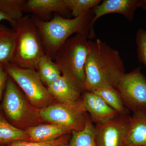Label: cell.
Returning a JSON list of instances; mask_svg holds the SVG:
<instances>
[{
    "label": "cell",
    "mask_w": 146,
    "mask_h": 146,
    "mask_svg": "<svg viewBox=\"0 0 146 146\" xmlns=\"http://www.w3.org/2000/svg\"><path fill=\"white\" fill-rule=\"evenodd\" d=\"M88 39L79 34L70 37L58 51L54 59L62 75L81 92L85 91V67L89 51Z\"/></svg>",
    "instance_id": "obj_3"
},
{
    "label": "cell",
    "mask_w": 146,
    "mask_h": 146,
    "mask_svg": "<svg viewBox=\"0 0 146 146\" xmlns=\"http://www.w3.org/2000/svg\"><path fill=\"white\" fill-rule=\"evenodd\" d=\"M131 117L129 113L119 114L110 119L96 124L94 127L97 146H124Z\"/></svg>",
    "instance_id": "obj_8"
},
{
    "label": "cell",
    "mask_w": 146,
    "mask_h": 146,
    "mask_svg": "<svg viewBox=\"0 0 146 146\" xmlns=\"http://www.w3.org/2000/svg\"><path fill=\"white\" fill-rule=\"evenodd\" d=\"M36 70L42 82L47 86L56 81L62 76L57 65L52 60L46 55L40 58L37 64Z\"/></svg>",
    "instance_id": "obj_18"
},
{
    "label": "cell",
    "mask_w": 146,
    "mask_h": 146,
    "mask_svg": "<svg viewBox=\"0 0 146 146\" xmlns=\"http://www.w3.org/2000/svg\"><path fill=\"white\" fill-rule=\"evenodd\" d=\"M89 51L85 67V91L102 86L117 89L125 74L123 61L119 52L100 39L89 40Z\"/></svg>",
    "instance_id": "obj_1"
},
{
    "label": "cell",
    "mask_w": 146,
    "mask_h": 146,
    "mask_svg": "<svg viewBox=\"0 0 146 146\" xmlns=\"http://www.w3.org/2000/svg\"><path fill=\"white\" fill-rule=\"evenodd\" d=\"M84 107L91 117L92 122H103L119 115L101 97L91 91H84L82 99Z\"/></svg>",
    "instance_id": "obj_11"
},
{
    "label": "cell",
    "mask_w": 146,
    "mask_h": 146,
    "mask_svg": "<svg viewBox=\"0 0 146 146\" xmlns=\"http://www.w3.org/2000/svg\"><path fill=\"white\" fill-rule=\"evenodd\" d=\"M142 0H105L93 8V23L102 16L109 13L121 14L131 22L136 9L140 8Z\"/></svg>",
    "instance_id": "obj_10"
},
{
    "label": "cell",
    "mask_w": 146,
    "mask_h": 146,
    "mask_svg": "<svg viewBox=\"0 0 146 146\" xmlns=\"http://www.w3.org/2000/svg\"><path fill=\"white\" fill-rule=\"evenodd\" d=\"M2 21H7L10 23L11 25L13 28L15 25L16 24L13 22L9 17L6 15L5 13H3L2 11L0 10V22Z\"/></svg>",
    "instance_id": "obj_26"
},
{
    "label": "cell",
    "mask_w": 146,
    "mask_h": 146,
    "mask_svg": "<svg viewBox=\"0 0 146 146\" xmlns=\"http://www.w3.org/2000/svg\"><path fill=\"white\" fill-rule=\"evenodd\" d=\"M53 98L58 103L68 105L76 104L80 101L81 92L78 90L64 76L47 86Z\"/></svg>",
    "instance_id": "obj_13"
},
{
    "label": "cell",
    "mask_w": 146,
    "mask_h": 146,
    "mask_svg": "<svg viewBox=\"0 0 146 146\" xmlns=\"http://www.w3.org/2000/svg\"><path fill=\"white\" fill-rule=\"evenodd\" d=\"M74 18L80 16L87 11L100 4V0H65Z\"/></svg>",
    "instance_id": "obj_22"
},
{
    "label": "cell",
    "mask_w": 146,
    "mask_h": 146,
    "mask_svg": "<svg viewBox=\"0 0 146 146\" xmlns=\"http://www.w3.org/2000/svg\"><path fill=\"white\" fill-rule=\"evenodd\" d=\"M124 146H146V110L133 112Z\"/></svg>",
    "instance_id": "obj_14"
},
{
    "label": "cell",
    "mask_w": 146,
    "mask_h": 146,
    "mask_svg": "<svg viewBox=\"0 0 146 146\" xmlns=\"http://www.w3.org/2000/svg\"><path fill=\"white\" fill-rule=\"evenodd\" d=\"M1 106H0V110H1Z\"/></svg>",
    "instance_id": "obj_29"
},
{
    "label": "cell",
    "mask_w": 146,
    "mask_h": 146,
    "mask_svg": "<svg viewBox=\"0 0 146 146\" xmlns=\"http://www.w3.org/2000/svg\"><path fill=\"white\" fill-rule=\"evenodd\" d=\"M58 146H71L70 145V144H68V143H66L61 144V145H58Z\"/></svg>",
    "instance_id": "obj_28"
},
{
    "label": "cell",
    "mask_w": 146,
    "mask_h": 146,
    "mask_svg": "<svg viewBox=\"0 0 146 146\" xmlns=\"http://www.w3.org/2000/svg\"><path fill=\"white\" fill-rule=\"evenodd\" d=\"M70 141L71 146H97L95 140V127L88 117L85 127L80 131H73Z\"/></svg>",
    "instance_id": "obj_19"
},
{
    "label": "cell",
    "mask_w": 146,
    "mask_h": 146,
    "mask_svg": "<svg viewBox=\"0 0 146 146\" xmlns=\"http://www.w3.org/2000/svg\"><path fill=\"white\" fill-rule=\"evenodd\" d=\"M0 146H1V145H0Z\"/></svg>",
    "instance_id": "obj_30"
},
{
    "label": "cell",
    "mask_w": 146,
    "mask_h": 146,
    "mask_svg": "<svg viewBox=\"0 0 146 146\" xmlns=\"http://www.w3.org/2000/svg\"><path fill=\"white\" fill-rule=\"evenodd\" d=\"M17 141H30V139L26 131L11 125L2 116H0V143Z\"/></svg>",
    "instance_id": "obj_20"
},
{
    "label": "cell",
    "mask_w": 146,
    "mask_h": 146,
    "mask_svg": "<svg viewBox=\"0 0 146 146\" xmlns=\"http://www.w3.org/2000/svg\"><path fill=\"white\" fill-rule=\"evenodd\" d=\"M4 67L7 74L23 90L35 107L44 108L52 101L53 98L44 86L36 70L20 68L11 63L5 64Z\"/></svg>",
    "instance_id": "obj_5"
},
{
    "label": "cell",
    "mask_w": 146,
    "mask_h": 146,
    "mask_svg": "<svg viewBox=\"0 0 146 146\" xmlns=\"http://www.w3.org/2000/svg\"><path fill=\"white\" fill-rule=\"evenodd\" d=\"M7 74L5 69L4 65L0 63V100L1 99L5 86L6 85Z\"/></svg>",
    "instance_id": "obj_25"
},
{
    "label": "cell",
    "mask_w": 146,
    "mask_h": 146,
    "mask_svg": "<svg viewBox=\"0 0 146 146\" xmlns=\"http://www.w3.org/2000/svg\"><path fill=\"white\" fill-rule=\"evenodd\" d=\"M136 43L137 46V57L139 62L146 66V30L138 29L136 33Z\"/></svg>",
    "instance_id": "obj_24"
},
{
    "label": "cell",
    "mask_w": 146,
    "mask_h": 146,
    "mask_svg": "<svg viewBox=\"0 0 146 146\" xmlns=\"http://www.w3.org/2000/svg\"><path fill=\"white\" fill-rule=\"evenodd\" d=\"M69 136L64 135L53 141L44 142H32L25 141H17L11 142L9 146H58L68 143Z\"/></svg>",
    "instance_id": "obj_23"
},
{
    "label": "cell",
    "mask_w": 146,
    "mask_h": 146,
    "mask_svg": "<svg viewBox=\"0 0 146 146\" xmlns=\"http://www.w3.org/2000/svg\"><path fill=\"white\" fill-rule=\"evenodd\" d=\"M117 90L128 110L133 112L146 110V78L141 72V66L125 73Z\"/></svg>",
    "instance_id": "obj_7"
},
{
    "label": "cell",
    "mask_w": 146,
    "mask_h": 146,
    "mask_svg": "<svg viewBox=\"0 0 146 146\" xmlns=\"http://www.w3.org/2000/svg\"><path fill=\"white\" fill-rule=\"evenodd\" d=\"M140 8L143 9L146 11V0H142Z\"/></svg>",
    "instance_id": "obj_27"
},
{
    "label": "cell",
    "mask_w": 146,
    "mask_h": 146,
    "mask_svg": "<svg viewBox=\"0 0 146 146\" xmlns=\"http://www.w3.org/2000/svg\"><path fill=\"white\" fill-rule=\"evenodd\" d=\"M94 16L92 9L73 18L56 15L50 21H45L34 15L31 17L41 36L45 55L54 60L58 51L73 34L95 38Z\"/></svg>",
    "instance_id": "obj_2"
},
{
    "label": "cell",
    "mask_w": 146,
    "mask_h": 146,
    "mask_svg": "<svg viewBox=\"0 0 146 146\" xmlns=\"http://www.w3.org/2000/svg\"><path fill=\"white\" fill-rule=\"evenodd\" d=\"M16 33L15 52L10 63L25 69L36 70L45 55L41 36L31 16H24L13 28Z\"/></svg>",
    "instance_id": "obj_4"
},
{
    "label": "cell",
    "mask_w": 146,
    "mask_h": 146,
    "mask_svg": "<svg viewBox=\"0 0 146 146\" xmlns=\"http://www.w3.org/2000/svg\"><path fill=\"white\" fill-rule=\"evenodd\" d=\"M26 131L32 142L53 141L72 131L67 127L54 123L31 127Z\"/></svg>",
    "instance_id": "obj_15"
},
{
    "label": "cell",
    "mask_w": 146,
    "mask_h": 146,
    "mask_svg": "<svg viewBox=\"0 0 146 146\" xmlns=\"http://www.w3.org/2000/svg\"><path fill=\"white\" fill-rule=\"evenodd\" d=\"M91 92L101 97L118 114L123 115L129 113V110L125 106L117 89L111 86H105L97 88Z\"/></svg>",
    "instance_id": "obj_17"
},
{
    "label": "cell",
    "mask_w": 146,
    "mask_h": 146,
    "mask_svg": "<svg viewBox=\"0 0 146 146\" xmlns=\"http://www.w3.org/2000/svg\"><path fill=\"white\" fill-rule=\"evenodd\" d=\"M24 12L37 15L57 12L65 18L72 16L65 0H28L24 3Z\"/></svg>",
    "instance_id": "obj_12"
},
{
    "label": "cell",
    "mask_w": 146,
    "mask_h": 146,
    "mask_svg": "<svg viewBox=\"0 0 146 146\" xmlns=\"http://www.w3.org/2000/svg\"><path fill=\"white\" fill-rule=\"evenodd\" d=\"M25 0H0V10L16 23L24 17Z\"/></svg>",
    "instance_id": "obj_21"
},
{
    "label": "cell",
    "mask_w": 146,
    "mask_h": 146,
    "mask_svg": "<svg viewBox=\"0 0 146 146\" xmlns=\"http://www.w3.org/2000/svg\"><path fill=\"white\" fill-rule=\"evenodd\" d=\"M3 107L6 114L14 121L23 120L29 111L26 101L11 77L7 81Z\"/></svg>",
    "instance_id": "obj_9"
},
{
    "label": "cell",
    "mask_w": 146,
    "mask_h": 146,
    "mask_svg": "<svg viewBox=\"0 0 146 146\" xmlns=\"http://www.w3.org/2000/svg\"><path fill=\"white\" fill-rule=\"evenodd\" d=\"M16 40V33L13 29L0 24V63H10L13 59Z\"/></svg>",
    "instance_id": "obj_16"
},
{
    "label": "cell",
    "mask_w": 146,
    "mask_h": 146,
    "mask_svg": "<svg viewBox=\"0 0 146 146\" xmlns=\"http://www.w3.org/2000/svg\"><path fill=\"white\" fill-rule=\"evenodd\" d=\"M39 112L44 120L67 127L72 131L82 130L88 117L82 100L72 105L58 103L42 108Z\"/></svg>",
    "instance_id": "obj_6"
}]
</instances>
